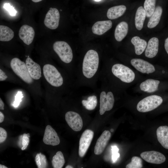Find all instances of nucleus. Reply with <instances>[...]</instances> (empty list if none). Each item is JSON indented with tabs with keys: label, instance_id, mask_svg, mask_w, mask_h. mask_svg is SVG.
Listing matches in <instances>:
<instances>
[{
	"label": "nucleus",
	"instance_id": "1",
	"mask_svg": "<svg viewBox=\"0 0 168 168\" xmlns=\"http://www.w3.org/2000/svg\"><path fill=\"white\" fill-rule=\"evenodd\" d=\"M99 64V57L97 52L90 49L84 56L82 65V72L86 78L92 77L97 72Z\"/></svg>",
	"mask_w": 168,
	"mask_h": 168
},
{
	"label": "nucleus",
	"instance_id": "2",
	"mask_svg": "<svg viewBox=\"0 0 168 168\" xmlns=\"http://www.w3.org/2000/svg\"><path fill=\"white\" fill-rule=\"evenodd\" d=\"M43 72L45 79L52 86L59 87L63 84V78L54 66L50 64L45 65L43 68Z\"/></svg>",
	"mask_w": 168,
	"mask_h": 168
},
{
	"label": "nucleus",
	"instance_id": "3",
	"mask_svg": "<svg viewBox=\"0 0 168 168\" xmlns=\"http://www.w3.org/2000/svg\"><path fill=\"white\" fill-rule=\"evenodd\" d=\"M163 102L162 98L156 95L146 97L138 103L137 109L141 112H147L155 109L160 105Z\"/></svg>",
	"mask_w": 168,
	"mask_h": 168
},
{
	"label": "nucleus",
	"instance_id": "4",
	"mask_svg": "<svg viewBox=\"0 0 168 168\" xmlns=\"http://www.w3.org/2000/svg\"><path fill=\"white\" fill-rule=\"evenodd\" d=\"M11 68L14 72L23 81L27 83L33 82L26 64L17 58H13L10 62Z\"/></svg>",
	"mask_w": 168,
	"mask_h": 168
},
{
	"label": "nucleus",
	"instance_id": "5",
	"mask_svg": "<svg viewBox=\"0 0 168 168\" xmlns=\"http://www.w3.org/2000/svg\"><path fill=\"white\" fill-rule=\"evenodd\" d=\"M53 48L62 61L67 63L72 61L73 57L72 51L67 42L64 41H56L54 44Z\"/></svg>",
	"mask_w": 168,
	"mask_h": 168
},
{
	"label": "nucleus",
	"instance_id": "6",
	"mask_svg": "<svg viewBox=\"0 0 168 168\" xmlns=\"http://www.w3.org/2000/svg\"><path fill=\"white\" fill-rule=\"evenodd\" d=\"M113 75L122 81L127 83L133 82L135 77L134 72L128 67L121 64H116L111 69Z\"/></svg>",
	"mask_w": 168,
	"mask_h": 168
},
{
	"label": "nucleus",
	"instance_id": "7",
	"mask_svg": "<svg viewBox=\"0 0 168 168\" xmlns=\"http://www.w3.org/2000/svg\"><path fill=\"white\" fill-rule=\"evenodd\" d=\"M114 97L113 93L109 91L107 93L102 91L100 95V114L102 115L106 111L111 110L114 105Z\"/></svg>",
	"mask_w": 168,
	"mask_h": 168
},
{
	"label": "nucleus",
	"instance_id": "8",
	"mask_svg": "<svg viewBox=\"0 0 168 168\" xmlns=\"http://www.w3.org/2000/svg\"><path fill=\"white\" fill-rule=\"evenodd\" d=\"M94 132L91 130H86L82 134L79 142L78 154L83 157L88 150L93 139Z\"/></svg>",
	"mask_w": 168,
	"mask_h": 168
},
{
	"label": "nucleus",
	"instance_id": "9",
	"mask_svg": "<svg viewBox=\"0 0 168 168\" xmlns=\"http://www.w3.org/2000/svg\"><path fill=\"white\" fill-rule=\"evenodd\" d=\"M65 120L69 127L75 131H79L82 129L83 123L82 118L77 113L72 111L67 112Z\"/></svg>",
	"mask_w": 168,
	"mask_h": 168
},
{
	"label": "nucleus",
	"instance_id": "10",
	"mask_svg": "<svg viewBox=\"0 0 168 168\" xmlns=\"http://www.w3.org/2000/svg\"><path fill=\"white\" fill-rule=\"evenodd\" d=\"M60 14L56 8H51L46 15L44 21L45 26L49 29L54 30L58 26Z\"/></svg>",
	"mask_w": 168,
	"mask_h": 168
},
{
	"label": "nucleus",
	"instance_id": "11",
	"mask_svg": "<svg viewBox=\"0 0 168 168\" xmlns=\"http://www.w3.org/2000/svg\"><path fill=\"white\" fill-rule=\"evenodd\" d=\"M140 156L146 162L154 164L162 163L166 160V157L163 154L153 151L143 152L140 154Z\"/></svg>",
	"mask_w": 168,
	"mask_h": 168
},
{
	"label": "nucleus",
	"instance_id": "12",
	"mask_svg": "<svg viewBox=\"0 0 168 168\" xmlns=\"http://www.w3.org/2000/svg\"><path fill=\"white\" fill-rule=\"evenodd\" d=\"M131 63L136 69L142 73L148 74L155 70L152 64L141 59H133L131 61Z\"/></svg>",
	"mask_w": 168,
	"mask_h": 168
},
{
	"label": "nucleus",
	"instance_id": "13",
	"mask_svg": "<svg viewBox=\"0 0 168 168\" xmlns=\"http://www.w3.org/2000/svg\"><path fill=\"white\" fill-rule=\"evenodd\" d=\"M43 141L46 144L53 146L60 143V140L56 132L49 125H47L45 128Z\"/></svg>",
	"mask_w": 168,
	"mask_h": 168
},
{
	"label": "nucleus",
	"instance_id": "14",
	"mask_svg": "<svg viewBox=\"0 0 168 168\" xmlns=\"http://www.w3.org/2000/svg\"><path fill=\"white\" fill-rule=\"evenodd\" d=\"M35 35V32L33 28L27 25L22 26L19 31V38L27 45H29L32 43Z\"/></svg>",
	"mask_w": 168,
	"mask_h": 168
},
{
	"label": "nucleus",
	"instance_id": "15",
	"mask_svg": "<svg viewBox=\"0 0 168 168\" xmlns=\"http://www.w3.org/2000/svg\"><path fill=\"white\" fill-rule=\"evenodd\" d=\"M111 137L108 130H105L97 139L95 146L94 152L96 155L101 154L104 150Z\"/></svg>",
	"mask_w": 168,
	"mask_h": 168
},
{
	"label": "nucleus",
	"instance_id": "16",
	"mask_svg": "<svg viewBox=\"0 0 168 168\" xmlns=\"http://www.w3.org/2000/svg\"><path fill=\"white\" fill-rule=\"evenodd\" d=\"M26 63L31 77L35 80L39 79L41 77V69L40 65L34 61L29 57L26 59Z\"/></svg>",
	"mask_w": 168,
	"mask_h": 168
},
{
	"label": "nucleus",
	"instance_id": "17",
	"mask_svg": "<svg viewBox=\"0 0 168 168\" xmlns=\"http://www.w3.org/2000/svg\"><path fill=\"white\" fill-rule=\"evenodd\" d=\"M110 20L98 21L94 24L92 27V31L95 34L101 35L109 30L112 26Z\"/></svg>",
	"mask_w": 168,
	"mask_h": 168
},
{
	"label": "nucleus",
	"instance_id": "18",
	"mask_svg": "<svg viewBox=\"0 0 168 168\" xmlns=\"http://www.w3.org/2000/svg\"><path fill=\"white\" fill-rule=\"evenodd\" d=\"M159 40L156 37H152L148 41L145 54L147 57L152 58L157 54L158 50Z\"/></svg>",
	"mask_w": 168,
	"mask_h": 168
},
{
	"label": "nucleus",
	"instance_id": "19",
	"mask_svg": "<svg viewBox=\"0 0 168 168\" xmlns=\"http://www.w3.org/2000/svg\"><path fill=\"white\" fill-rule=\"evenodd\" d=\"M156 133L158 142L163 147L168 149V126L159 127L157 129Z\"/></svg>",
	"mask_w": 168,
	"mask_h": 168
},
{
	"label": "nucleus",
	"instance_id": "20",
	"mask_svg": "<svg viewBox=\"0 0 168 168\" xmlns=\"http://www.w3.org/2000/svg\"><path fill=\"white\" fill-rule=\"evenodd\" d=\"M160 81L153 79H148L142 82L140 85L141 90L148 93H152L156 91Z\"/></svg>",
	"mask_w": 168,
	"mask_h": 168
},
{
	"label": "nucleus",
	"instance_id": "21",
	"mask_svg": "<svg viewBox=\"0 0 168 168\" xmlns=\"http://www.w3.org/2000/svg\"><path fill=\"white\" fill-rule=\"evenodd\" d=\"M128 25L125 21H122L116 26L114 31V37L118 41H121L127 35Z\"/></svg>",
	"mask_w": 168,
	"mask_h": 168
},
{
	"label": "nucleus",
	"instance_id": "22",
	"mask_svg": "<svg viewBox=\"0 0 168 168\" xmlns=\"http://www.w3.org/2000/svg\"><path fill=\"white\" fill-rule=\"evenodd\" d=\"M126 9V7L124 5L112 7L108 9L107 16L110 19H117L122 16L125 12Z\"/></svg>",
	"mask_w": 168,
	"mask_h": 168
},
{
	"label": "nucleus",
	"instance_id": "23",
	"mask_svg": "<svg viewBox=\"0 0 168 168\" xmlns=\"http://www.w3.org/2000/svg\"><path fill=\"white\" fill-rule=\"evenodd\" d=\"M146 16V13L144 8L142 6L138 7L135 18V27L138 30H141L142 28Z\"/></svg>",
	"mask_w": 168,
	"mask_h": 168
},
{
	"label": "nucleus",
	"instance_id": "24",
	"mask_svg": "<svg viewBox=\"0 0 168 168\" xmlns=\"http://www.w3.org/2000/svg\"><path fill=\"white\" fill-rule=\"evenodd\" d=\"M131 42L134 45L135 54L138 55H140L142 53L147 44L145 40L140 39L138 36H135L132 38Z\"/></svg>",
	"mask_w": 168,
	"mask_h": 168
},
{
	"label": "nucleus",
	"instance_id": "25",
	"mask_svg": "<svg viewBox=\"0 0 168 168\" xmlns=\"http://www.w3.org/2000/svg\"><path fill=\"white\" fill-rule=\"evenodd\" d=\"M162 12V9L160 6L156 7L154 11L150 17L147 26L149 28L155 27L159 23Z\"/></svg>",
	"mask_w": 168,
	"mask_h": 168
},
{
	"label": "nucleus",
	"instance_id": "26",
	"mask_svg": "<svg viewBox=\"0 0 168 168\" xmlns=\"http://www.w3.org/2000/svg\"><path fill=\"white\" fill-rule=\"evenodd\" d=\"M14 36L13 31L7 26H0V40L8 41L11 40Z\"/></svg>",
	"mask_w": 168,
	"mask_h": 168
},
{
	"label": "nucleus",
	"instance_id": "27",
	"mask_svg": "<svg viewBox=\"0 0 168 168\" xmlns=\"http://www.w3.org/2000/svg\"><path fill=\"white\" fill-rule=\"evenodd\" d=\"M65 163L63 154L61 151H58L52 158V163L54 168H62Z\"/></svg>",
	"mask_w": 168,
	"mask_h": 168
},
{
	"label": "nucleus",
	"instance_id": "28",
	"mask_svg": "<svg viewBox=\"0 0 168 168\" xmlns=\"http://www.w3.org/2000/svg\"><path fill=\"white\" fill-rule=\"evenodd\" d=\"M82 103L86 109L90 110H93L97 106V97L95 95L90 96L88 97L87 100H82Z\"/></svg>",
	"mask_w": 168,
	"mask_h": 168
},
{
	"label": "nucleus",
	"instance_id": "29",
	"mask_svg": "<svg viewBox=\"0 0 168 168\" xmlns=\"http://www.w3.org/2000/svg\"><path fill=\"white\" fill-rule=\"evenodd\" d=\"M156 0H145L144 3V8L147 17H151L156 7Z\"/></svg>",
	"mask_w": 168,
	"mask_h": 168
},
{
	"label": "nucleus",
	"instance_id": "30",
	"mask_svg": "<svg viewBox=\"0 0 168 168\" xmlns=\"http://www.w3.org/2000/svg\"><path fill=\"white\" fill-rule=\"evenodd\" d=\"M142 167V161L140 157L133 156L131 161L126 166V168H141Z\"/></svg>",
	"mask_w": 168,
	"mask_h": 168
},
{
	"label": "nucleus",
	"instance_id": "31",
	"mask_svg": "<svg viewBox=\"0 0 168 168\" xmlns=\"http://www.w3.org/2000/svg\"><path fill=\"white\" fill-rule=\"evenodd\" d=\"M21 144L22 147L21 148L22 150H25L27 147L29 143L30 137V134L29 133H24L21 135Z\"/></svg>",
	"mask_w": 168,
	"mask_h": 168
},
{
	"label": "nucleus",
	"instance_id": "32",
	"mask_svg": "<svg viewBox=\"0 0 168 168\" xmlns=\"http://www.w3.org/2000/svg\"><path fill=\"white\" fill-rule=\"evenodd\" d=\"M23 97V94L21 91H18L15 96V100L12 105L14 107L16 108L19 105Z\"/></svg>",
	"mask_w": 168,
	"mask_h": 168
},
{
	"label": "nucleus",
	"instance_id": "33",
	"mask_svg": "<svg viewBox=\"0 0 168 168\" xmlns=\"http://www.w3.org/2000/svg\"><path fill=\"white\" fill-rule=\"evenodd\" d=\"M4 8L9 13L10 15L12 16H16L17 12L14 7L11 6L9 3H5L3 5Z\"/></svg>",
	"mask_w": 168,
	"mask_h": 168
},
{
	"label": "nucleus",
	"instance_id": "34",
	"mask_svg": "<svg viewBox=\"0 0 168 168\" xmlns=\"http://www.w3.org/2000/svg\"><path fill=\"white\" fill-rule=\"evenodd\" d=\"M39 154L40 156V161L41 164L40 168H47L48 163L45 156L40 152Z\"/></svg>",
	"mask_w": 168,
	"mask_h": 168
},
{
	"label": "nucleus",
	"instance_id": "35",
	"mask_svg": "<svg viewBox=\"0 0 168 168\" xmlns=\"http://www.w3.org/2000/svg\"><path fill=\"white\" fill-rule=\"evenodd\" d=\"M7 133L6 131L2 128H0V143L3 142L6 139Z\"/></svg>",
	"mask_w": 168,
	"mask_h": 168
},
{
	"label": "nucleus",
	"instance_id": "36",
	"mask_svg": "<svg viewBox=\"0 0 168 168\" xmlns=\"http://www.w3.org/2000/svg\"><path fill=\"white\" fill-rule=\"evenodd\" d=\"M7 78V76L1 69H0V81L5 80Z\"/></svg>",
	"mask_w": 168,
	"mask_h": 168
},
{
	"label": "nucleus",
	"instance_id": "37",
	"mask_svg": "<svg viewBox=\"0 0 168 168\" xmlns=\"http://www.w3.org/2000/svg\"><path fill=\"white\" fill-rule=\"evenodd\" d=\"M35 161L38 168H40L41 164L40 161V156L39 153L37 154L35 156Z\"/></svg>",
	"mask_w": 168,
	"mask_h": 168
},
{
	"label": "nucleus",
	"instance_id": "38",
	"mask_svg": "<svg viewBox=\"0 0 168 168\" xmlns=\"http://www.w3.org/2000/svg\"><path fill=\"white\" fill-rule=\"evenodd\" d=\"M120 154L118 152L112 154V159L113 162H115L119 157Z\"/></svg>",
	"mask_w": 168,
	"mask_h": 168
},
{
	"label": "nucleus",
	"instance_id": "39",
	"mask_svg": "<svg viewBox=\"0 0 168 168\" xmlns=\"http://www.w3.org/2000/svg\"><path fill=\"white\" fill-rule=\"evenodd\" d=\"M164 46L165 50L168 54V37L165 40Z\"/></svg>",
	"mask_w": 168,
	"mask_h": 168
},
{
	"label": "nucleus",
	"instance_id": "40",
	"mask_svg": "<svg viewBox=\"0 0 168 168\" xmlns=\"http://www.w3.org/2000/svg\"><path fill=\"white\" fill-rule=\"evenodd\" d=\"M119 150V149L116 146H114L112 147V154L118 152Z\"/></svg>",
	"mask_w": 168,
	"mask_h": 168
},
{
	"label": "nucleus",
	"instance_id": "41",
	"mask_svg": "<svg viewBox=\"0 0 168 168\" xmlns=\"http://www.w3.org/2000/svg\"><path fill=\"white\" fill-rule=\"evenodd\" d=\"M4 104L1 98H0V109L1 110H4Z\"/></svg>",
	"mask_w": 168,
	"mask_h": 168
},
{
	"label": "nucleus",
	"instance_id": "42",
	"mask_svg": "<svg viewBox=\"0 0 168 168\" xmlns=\"http://www.w3.org/2000/svg\"><path fill=\"white\" fill-rule=\"evenodd\" d=\"M4 115L1 112H0V123H2L3 122L4 120Z\"/></svg>",
	"mask_w": 168,
	"mask_h": 168
},
{
	"label": "nucleus",
	"instance_id": "43",
	"mask_svg": "<svg viewBox=\"0 0 168 168\" xmlns=\"http://www.w3.org/2000/svg\"><path fill=\"white\" fill-rule=\"evenodd\" d=\"M0 168H7V166H5L4 165L0 164Z\"/></svg>",
	"mask_w": 168,
	"mask_h": 168
},
{
	"label": "nucleus",
	"instance_id": "44",
	"mask_svg": "<svg viewBox=\"0 0 168 168\" xmlns=\"http://www.w3.org/2000/svg\"><path fill=\"white\" fill-rule=\"evenodd\" d=\"M32 1L35 2H37L41 1L42 0H31Z\"/></svg>",
	"mask_w": 168,
	"mask_h": 168
},
{
	"label": "nucleus",
	"instance_id": "45",
	"mask_svg": "<svg viewBox=\"0 0 168 168\" xmlns=\"http://www.w3.org/2000/svg\"><path fill=\"white\" fill-rule=\"evenodd\" d=\"M73 167H72V166H70V165H68L65 167V168H72Z\"/></svg>",
	"mask_w": 168,
	"mask_h": 168
},
{
	"label": "nucleus",
	"instance_id": "46",
	"mask_svg": "<svg viewBox=\"0 0 168 168\" xmlns=\"http://www.w3.org/2000/svg\"><path fill=\"white\" fill-rule=\"evenodd\" d=\"M96 2H98L101 1V0H94Z\"/></svg>",
	"mask_w": 168,
	"mask_h": 168
},
{
	"label": "nucleus",
	"instance_id": "47",
	"mask_svg": "<svg viewBox=\"0 0 168 168\" xmlns=\"http://www.w3.org/2000/svg\"><path fill=\"white\" fill-rule=\"evenodd\" d=\"M111 131H112V132H113V129H111Z\"/></svg>",
	"mask_w": 168,
	"mask_h": 168
},
{
	"label": "nucleus",
	"instance_id": "48",
	"mask_svg": "<svg viewBox=\"0 0 168 168\" xmlns=\"http://www.w3.org/2000/svg\"></svg>",
	"mask_w": 168,
	"mask_h": 168
}]
</instances>
